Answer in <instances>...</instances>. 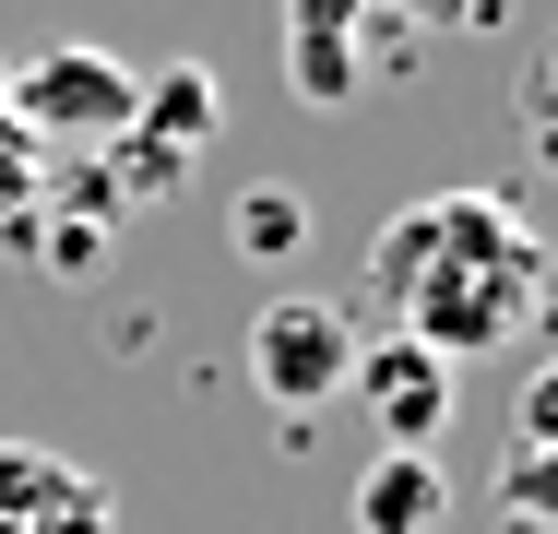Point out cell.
I'll return each instance as SVG.
<instances>
[{"label": "cell", "mask_w": 558, "mask_h": 534, "mask_svg": "<svg viewBox=\"0 0 558 534\" xmlns=\"http://www.w3.org/2000/svg\"><path fill=\"white\" fill-rule=\"evenodd\" d=\"M24 534H119V499H108V475H72V487H60V499H48V511H36Z\"/></svg>", "instance_id": "8fae6325"}, {"label": "cell", "mask_w": 558, "mask_h": 534, "mask_svg": "<svg viewBox=\"0 0 558 534\" xmlns=\"http://www.w3.org/2000/svg\"><path fill=\"white\" fill-rule=\"evenodd\" d=\"M356 404H368V427H380V451H428L451 427V404H463V368H440L428 344H356V380H344Z\"/></svg>", "instance_id": "277c9868"}, {"label": "cell", "mask_w": 558, "mask_h": 534, "mask_svg": "<svg viewBox=\"0 0 558 534\" xmlns=\"http://www.w3.org/2000/svg\"><path fill=\"white\" fill-rule=\"evenodd\" d=\"M36 179H48V155H36V143L12 131V107H0V226H12L24 203H36Z\"/></svg>", "instance_id": "7c38bea8"}, {"label": "cell", "mask_w": 558, "mask_h": 534, "mask_svg": "<svg viewBox=\"0 0 558 534\" xmlns=\"http://www.w3.org/2000/svg\"><path fill=\"white\" fill-rule=\"evenodd\" d=\"M368 12H392V24H451V12H487V0H368Z\"/></svg>", "instance_id": "9a60e30c"}, {"label": "cell", "mask_w": 558, "mask_h": 534, "mask_svg": "<svg viewBox=\"0 0 558 534\" xmlns=\"http://www.w3.org/2000/svg\"><path fill=\"white\" fill-rule=\"evenodd\" d=\"M356 344H368V332H356L344 298L286 286V298H262V320H250V392H262L286 427H310L344 380H356Z\"/></svg>", "instance_id": "3957f363"}, {"label": "cell", "mask_w": 558, "mask_h": 534, "mask_svg": "<svg viewBox=\"0 0 558 534\" xmlns=\"http://www.w3.org/2000/svg\"><path fill=\"white\" fill-rule=\"evenodd\" d=\"M440 511H451L440 451H368V475L344 499V534H440Z\"/></svg>", "instance_id": "8992f818"}, {"label": "cell", "mask_w": 558, "mask_h": 534, "mask_svg": "<svg viewBox=\"0 0 558 534\" xmlns=\"http://www.w3.org/2000/svg\"><path fill=\"white\" fill-rule=\"evenodd\" d=\"M131 131H155L167 155H203L226 131V84L203 60H167V72H143V96H131Z\"/></svg>", "instance_id": "52a82bcc"}, {"label": "cell", "mask_w": 558, "mask_h": 534, "mask_svg": "<svg viewBox=\"0 0 558 534\" xmlns=\"http://www.w3.org/2000/svg\"><path fill=\"white\" fill-rule=\"evenodd\" d=\"M511 439H523V451H558V356L523 380V404H511Z\"/></svg>", "instance_id": "4fadbf2b"}, {"label": "cell", "mask_w": 558, "mask_h": 534, "mask_svg": "<svg viewBox=\"0 0 558 534\" xmlns=\"http://www.w3.org/2000/svg\"><path fill=\"white\" fill-rule=\"evenodd\" d=\"M286 84H298V107H356V84H368V0H286Z\"/></svg>", "instance_id": "5b68a950"}, {"label": "cell", "mask_w": 558, "mask_h": 534, "mask_svg": "<svg viewBox=\"0 0 558 534\" xmlns=\"http://www.w3.org/2000/svg\"><path fill=\"white\" fill-rule=\"evenodd\" d=\"M511 534H558V451H523L511 439V463H499V499H487Z\"/></svg>", "instance_id": "30bf717a"}, {"label": "cell", "mask_w": 558, "mask_h": 534, "mask_svg": "<svg viewBox=\"0 0 558 534\" xmlns=\"http://www.w3.org/2000/svg\"><path fill=\"white\" fill-rule=\"evenodd\" d=\"M368 298L392 310L404 344L463 368V356H511L558 310V262L511 191H428L368 238Z\"/></svg>", "instance_id": "6da1fadb"}, {"label": "cell", "mask_w": 558, "mask_h": 534, "mask_svg": "<svg viewBox=\"0 0 558 534\" xmlns=\"http://www.w3.org/2000/svg\"><path fill=\"white\" fill-rule=\"evenodd\" d=\"M226 250H238V262H298V250H310V203H298V191H238Z\"/></svg>", "instance_id": "9c48e42d"}, {"label": "cell", "mask_w": 558, "mask_h": 534, "mask_svg": "<svg viewBox=\"0 0 558 534\" xmlns=\"http://www.w3.org/2000/svg\"><path fill=\"white\" fill-rule=\"evenodd\" d=\"M0 84H12V60H0Z\"/></svg>", "instance_id": "2e32d148"}, {"label": "cell", "mask_w": 558, "mask_h": 534, "mask_svg": "<svg viewBox=\"0 0 558 534\" xmlns=\"http://www.w3.org/2000/svg\"><path fill=\"white\" fill-rule=\"evenodd\" d=\"M72 475H84L72 451H48V439H0V534H24L60 487H72Z\"/></svg>", "instance_id": "ba28073f"}, {"label": "cell", "mask_w": 558, "mask_h": 534, "mask_svg": "<svg viewBox=\"0 0 558 534\" xmlns=\"http://www.w3.org/2000/svg\"><path fill=\"white\" fill-rule=\"evenodd\" d=\"M131 96H143V72H131L119 48H84V36L12 60V84H0L12 131H24L36 155H96V143H119V131H131Z\"/></svg>", "instance_id": "7a4b0ae2"}, {"label": "cell", "mask_w": 558, "mask_h": 534, "mask_svg": "<svg viewBox=\"0 0 558 534\" xmlns=\"http://www.w3.org/2000/svg\"><path fill=\"white\" fill-rule=\"evenodd\" d=\"M523 131H535V155L558 167V48L535 60V72H523Z\"/></svg>", "instance_id": "5bb4252c"}]
</instances>
